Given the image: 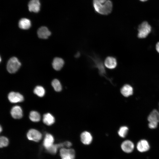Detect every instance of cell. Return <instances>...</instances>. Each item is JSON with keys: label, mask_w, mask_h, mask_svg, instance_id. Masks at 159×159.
<instances>
[{"label": "cell", "mask_w": 159, "mask_h": 159, "mask_svg": "<svg viewBox=\"0 0 159 159\" xmlns=\"http://www.w3.org/2000/svg\"><path fill=\"white\" fill-rule=\"evenodd\" d=\"M151 27L149 23L144 21L140 24L138 28V37L139 38H146L151 32Z\"/></svg>", "instance_id": "obj_2"}, {"label": "cell", "mask_w": 159, "mask_h": 159, "mask_svg": "<svg viewBox=\"0 0 159 159\" xmlns=\"http://www.w3.org/2000/svg\"><path fill=\"white\" fill-rule=\"evenodd\" d=\"M148 120L149 122H159V112L156 110H153L149 115Z\"/></svg>", "instance_id": "obj_19"}, {"label": "cell", "mask_w": 159, "mask_h": 159, "mask_svg": "<svg viewBox=\"0 0 159 159\" xmlns=\"http://www.w3.org/2000/svg\"><path fill=\"white\" fill-rule=\"evenodd\" d=\"M27 138L29 140L38 142L42 138L41 133L38 130L35 129H31L27 134Z\"/></svg>", "instance_id": "obj_5"}, {"label": "cell", "mask_w": 159, "mask_h": 159, "mask_svg": "<svg viewBox=\"0 0 159 159\" xmlns=\"http://www.w3.org/2000/svg\"><path fill=\"white\" fill-rule=\"evenodd\" d=\"M31 26L30 21L26 18H23L19 21V26L20 28L23 29H27Z\"/></svg>", "instance_id": "obj_17"}, {"label": "cell", "mask_w": 159, "mask_h": 159, "mask_svg": "<svg viewBox=\"0 0 159 159\" xmlns=\"http://www.w3.org/2000/svg\"><path fill=\"white\" fill-rule=\"evenodd\" d=\"M21 66V63L16 57L11 58L8 62L7 69L11 73H14L16 72Z\"/></svg>", "instance_id": "obj_3"}, {"label": "cell", "mask_w": 159, "mask_h": 159, "mask_svg": "<svg viewBox=\"0 0 159 159\" xmlns=\"http://www.w3.org/2000/svg\"><path fill=\"white\" fill-rule=\"evenodd\" d=\"M150 148L149 143L146 140H142L137 143V148L138 150L141 152L148 151Z\"/></svg>", "instance_id": "obj_9"}, {"label": "cell", "mask_w": 159, "mask_h": 159, "mask_svg": "<svg viewBox=\"0 0 159 159\" xmlns=\"http://www.w3.org/2000/svg\"><path fill=\"white\" fill-rule=\"evenodd\" d=\"M60 155L62 159H75V152L74 150L69 148H63L60 149Z\"/></svg>", "instance_id": "obj_4"}, {"label": "cell", "mask_w": 159, "mask_h": 159, "mask_svg": "<svg viewBox=\"0 0 159 159\" xmlns=\"http://www.w3.org/2000/svg\"><path fill=\"white\" fill-rule=\"evenodd\" d=\"M52 85L55 91L60 92L62 89L61 84L59 80L57 79L54 80L52 83Z\"/></svg>", "instance_id": "obj_22"}, {"label": "cell", "mask_w": 159, "mask_h": 159, "mask_svg": "<svg viewBox=\"0 0 159 159\" xmlns=\"http://www.w3.org/2000/svg\"><path fill=\"white\" fill-rule=\"evenodd\" d=\"M8 139L5 137L2 136L0 138V147L1 148L7 146L9 144Z\"/></svg>", "instance_id": "obj_25"}, {"label": "cell", "mask_w": 159, "mask_h": 159, "mask_svg": "<svg viewBox=\"0 0 159 159\" xmlns=\"http://www.w3.org/2000/svg\"><path fill=\"white\" fill-rule=\"evenodd\" d=\"M54 141L53 136L50 134L47 133L46 135L44 140L43 145L47 149L53 144Z\"/></svg>", "instance_id": "obj_16"}, {"label": "cell", "mask_w": 159, "mask_h": 159, "mask_svg": "<svg viewBox=\"0 0 159 159\" xmlns=\"http://www.w3.org/2000/svg\"><path fill=\"white\" fill-rule=\"evenodd\" d=\"M40 4L39 0H31L29 3L28 6L31 12H37L40 10Z\"/></svg>", "instance_id": "obj_12"}, {"label": "cell", "mask_w": 159, "mask_h": 159, "mask_svg": "<svg viewBox=\"0 0 159 159\" xmlns=\"http://www.w3.org/2000/svg\"><path fill=\"white\" fill-rule=\"evenodd\" d=\"M11 114L12 117L14 119L21 118L23 116V112L21 108L18 105L14 106L11 110Z\"/></svg>", "instance_id": "obj_11"}, {"label": "cell", "mask_w": 159, "mask_h": 159, "mask_svg": "<svg viewBox=\"0 0 159 159\" xmlns=\"http://www.w3.org/2000/svg\"><path fill=\"white\" fill-rule=\"evenodd\" d=\"M93 5L95 11L101 14L107 15L112 10V4L110 0H93Z\"/></svg>", "instance_id": "obj_1"}, {"label": "cell", "mask_w": 159, "mask_h": 159, "mask_svg": "<svg viewBox=\"0 0 159 159\" xmlns=\"http://www.w3.org/2000/svg\"><path fill=\"white\" fill-rule=\"evenodd\" d=\"M82 143L85 145H89L92 142V137L91 133L87 131H85L81 133L80 136Z\"/></svg>", "instance_id": "obj_7"}, {"label": "cell", "mask_w": 159, "mask_h": 159, "mask_svg": "<svg viewBox=\"0 0 159 159\" xmlns=\"http://www.w3.org/2000/svg\"><path fill=\"white\" fill-rule=\"evenodd\" d=\"M128 128L126 126H122L120 127L118 132L119 135L121 137L124 138L127 135Z\"/></svg>", "instance_id": "obj_23"}, {"label": "cell", "mask_w": 159, "mask_h": 159, "mask_svg": "<svg viewBox=\"0 0 159 159\" xmlns=\"http://www.w3.org/2000/svg\"><path fill=\"white\" fill-rule=\"evenodd\" d=\"M37 33L38 37L43 39H47L51 34V32L45 26H42L39 28Z\"/></svg>", "instance_id": "obj_13"}, {"label": "cell", "mask_w": 159, "mask_h": 159, "mask_svg": "<svg viewBox=\"0 0 159 159\" xmlns=\"http://www.w3.org/2000/svg\"><path fill=\"white\" fill-rule=\"evenodd\" d=\"M64 64V62L62 59L59 57H56L53 59L52 65L55 70L59 71L63 67Z\"/></svg>", "instance_id": "obj_15"}, {"label": "cell", "mask_w": 159, "mask_h": 159, "mask_svg": "<svg viewBox=\"0 0 159 159\" xmlns=\"http://www.w3.org/2000/svg\"><path fill=\"white\" fill-rule=\"evenodd\" d=\"M60 148V144H53L49 148L47 149L48 152L52 154H55L57 152L58 148Z\"/></svg>", "instance_id": "obj_24"}, {"label": "cell", "mask_w": 159, "mask_h": 159, "mask_svg": "<svg viewBox=\"0 0 159 159\" xmlns=\"http://www.w3.org/2000/svg\"><path fill=\"white\" fill-rule=\"evenodd\" d=\"M95 64L97 65V67L99 69L100 73H104L105 72V69L103 64L99 60L97 61L96 59H95Z\"/></svg>", "instance_id": "obj_26"}, {"label": "cell", "mask_w": 159, "mask_h": 159, "mask_svg": "<svg viewBox=\"0 0 159 159\" xmlns=\"http://www.w3.org/2000/svg\"><path fill=\"white\" fill-rule=\"evenodd\" d=\"M65 147H67V148H70L72 145V143L69 141H67L65 142H64Z\"/></svg>", "instance_id": "obj_28"}, {"label": "cell", "mask_w": 159, "mask_h": 159, "mask_svg": "<svg viewBox=\"0 0 159 159\" xmlns=\"http://www.w3.org/2000/svg\"><path fill=\"white\" fill-rule=\"evenodd\" d=\"M8 98L11 103H16L22 102L24 100L22 95L18 92H12L8 95Z\"/></svg>", "instance_id": "obj_6"}, {"label": "cell", "mask_w": 159, "mask_h": 159, "mask_svg": "<svg viewBox=\"0 0 159 159\" xmlns=\"http://www.w3.org/2000/svg\"><path fill=\"white\" fill-rule=\"evenodd\" d=\"M120 92L123 96L127 97L133 94V89L130 85L126 84L122 87L121 89Z\"/></svg>", "instance_id": "obj_14"}, {"label": "cell", "mask_w": 159, "mask_h": 159, "mask_svg": "<svg viewBox=\"0 0 159 159\" xmlns=\"http://www.w3.org/2000/svg\"><path fill=\"white\" fill-rule=\"evenodd\" d=\"M158 122H150L148 124L149 127L150 129H155L157 127Z\"/></svg>", "instance_id": "obj_27"}, {"label": "cell", "mask_w": 159, "mask_h": 159, "mask_svg": "<svg viewBox=\"0 0 159 159\" xmlns=\"http://www.w3.org/2000/svg\"><path fill=\"white\" fill-rule=\"evenodd\" d=\"M0 132H1V131L2 130V128H1V126H0Z\"/></svg>", "instance_id": "obj_31"}, {"label": "cell", "mask_w": 159, "mask_h": 159, "mask_svg": "<svg viewBox=\"0 0 159 159\" xmlns=\"http://www.w3.org/2000/svg\"><path fill=\"white\" fill-rule=\"evenodd\" d=\"M29 118L33 122H38L40 120V116L38 112L33 111L30 112Z\"/></svg>", "instance_id": "obj_20"}, {"label": "cell", "mask_w": 159, "mask_h": 159, "mask_svg": "<svg viewBox=\"0 0 159 159\" xmlns=\"http://www.w3.org/2000/svg\"><path fill=\"white\" fill-rule=\"evenodd\" d=\"M104 64L107 68L110 69H113L116 67L117 64V61L115 57H108L105 60Z\"/></svg>", "instance_id": "obj_10"}, {"label": "cell", "mask_w": 159, "mask_h": 159, "mask_svg": "<svg viewBox=\"0 0 159 159\" xmlns=\"http://www.w3.org/2000/svg\"><path fill=\"white\" fill-rule=\"evenodd\" d=\"M34 92L35 94L39 97H43L45 93L44 88L40 86H37L34 88Z\"/></svg>", "instance_id": "obj_21"}, {"label": "cell", "mask_w": 159, "mask_h": 159, "mask_svg": "<svg viewBox=\"0 0 159 159\" xmlns=\"http://www.w3.org/2000/svg\"><path fill=\"white\" fill-rule=\"evenodd\" d=\"M156 49L157 52L159 53V42L157 43L156 45Z\"/></svg>", "instance_id": "obj_29"}, {"label": "cell", "mask_w": 159, "mask_h": 159, "mask_svg": "<svg viewBox=\"0 0 159 159\" xmlns=\"http://www.w3.org/2000/svg\"><path fill=\"white\" fill-rule=\"evenodd\" d=\"M121 147L124 152L129 153L133 150L134 145L133 143L131 141L127 140L122 142L121 145Z\"/></svg>", "instance_id": "obj_8"}, {"label": "cell", "mask_w": 159, "mask_h": 159, "mask_svg": "<svg viewBox=\"0 0 159 159\" xmlns=\"http://www.w3.org/2000/svg\"><path fill=\"white\" fill-rule=\"evenodd\" d=\"M43 122L47 125H51L55 122L54 116L50 113H47L44 115L43 117Z\"/></svg>", "instance_id": "obj_18"}, {"label": "cell", "mask_w": 159, "mask_h": 159, "mask_svg": "<svg viewBox=\"0 0 159 159\" xmlns=\"http://www.w3.org/2000/svg\"><path fill=\"white\" fill-rule=\"evenodd\" d=\"M140 1H143V2H144V1H147L148 0H140Z\"/></svg>", "instance_id": "obj_30"}]
</instances>
